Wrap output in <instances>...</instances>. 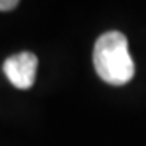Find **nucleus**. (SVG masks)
Instances as JSON below:
<instances>
[{"label": "nucleus", "instance_id": "obj_2", "mask_svg": "<svg viewBox=\"0 0 146 146\" xmlns=\"http://www.w3.org/2000/svg\"><path fill=\"white\" fill-rule=\"evenodd\" d=\"M4 72L7 79L19 90L32 88L37 74V56L30 51H21L9 56L4 62Z\"/></svg>", "mask_w": 146, "mask_h": 146}, {"label": "nucleus", "instance_id": "obj_1", "mask_svg": "<svg viewBox=\"0 0 146 146\" xmlns=\"http://www.w3.org/2000/svg\"><path fill=\"white\" fill-rule=\"evenodd\" d=\"M93 67L99 78L108 85H127L135 74L127 37L116 30L102 34L93 46Z\"/></svg>", "mask_w": 146, "mask_h": 146}, {"label": "nucleus", "instance_id": "obj_3", "mask_svg": "<svg viewBox=\"0 0 146 146\" xmlns=\"http://www.w3.org/2000/svg\"><path fill=\"white\" fill-rule=\"evenodd\" d=\"M19 0H0V11H13Z\"/></svg>", "mask_w": 146, "mask_h": 146}]
</instances>
